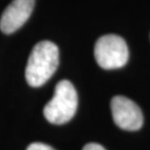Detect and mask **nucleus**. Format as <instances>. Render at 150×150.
<instances>
[{"mask_svg": "<svg viewBox=\"0 0 150 150\" xmlns=\"http://www.w3.org/2000/svg\"><path fill=\"white\" fill-rule=\"evenodd\" d=\"M59 48L53 42L44 40L37 43L28 57L25 79L31 87L44 85L59 67Z\"/></svg>", "mask_w": 150, "mask_h": 150, "instance_id": "f257e3e1", "label": "nucleus"}, {"mask_svg": "<svg viewBox=\"0 0 150 150\" xmlns=\"http://www.w3.org/2000/svg\"><path fill=\"white\" fill-rule=\"evenodd\" d=\"M35 0H13L3 12L0 19V29L11 34L18 30L29 19Z\"/></svg>", "mask_w": 150, "mask_h": 150, "instance_id": "39448f33", "label": "nucleus"}, {"mask_svg": "<svg viewBox=\"0 0 150 150\" xmlns=\"http://www.w3.org/2000/svg\"><path fill=\"white\" fill-rule=\"evenodd\" d=\"M26 150H55L53 147H51L48 144L42 142H33L30 145H28V147Z\"/></svg>", "mask_w": 150, "mask_h": 150, "instance_id": "423d86ee", "label": "nucleus"}, {"mask_svg": "<svg viewBox=\"0 0 150 150\" xmlns=\"http://www.w3.org/2000/svg\"><path fill=\"white\" fill-rule=\"evenodd\" d=\"M83 150H105V148L98 143H88L84 146Z\"/></svg>", "mask_w": 150, "mask_h": 150, "instance_id": "0eeeda50", "label": "nucleus"}, {"mask_svg": "<svg viewBox=\"0 0 150 150\" xmlns=\"http://www.w3.org/2000/svg\"><path fill=\"white\" fill-rule=\"evenodd\" d=\"M113 120L119 128L126 131H137L142 127L143 116L142 110L130 98L116 96L111 100Z\"/></svg>", "mask_w": 150, "mask_h": 150, "instance_id": "20e7f679", "label": "nucleus"}, {"mask_svg": "<svg viewBox=\"0 0 150 150\" xmlns=\"http://www.w3.org/2000/svg\"><path fill=\"white\" fill-rule=\"evenodd\" d=\"M95 59L103 69L123 67L129 59L126 41L115 34H106L98 39L95 45Z\"/></svg>", "mask_w": 150, "mask_h": 150, "instance_id": "7ed1b4c3", "label": "nucleus"}, {"mask_svg": "<svg viewBox=\"0 0 150 150\" xmlns=\"http://www.w3.org/2000/svg\"><path fill=\"white\" fill-rule=\"evenodd\" d=\"M78 106V97L72 83L62 80L57 84L53 98L44 107V116L55 125L65 124L73 118Z\"/></svg>", "mask_w": 150, "mask_h": 150, "instance_id": "f03ea898", "label": "nucleus"}]
</instances>
